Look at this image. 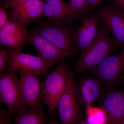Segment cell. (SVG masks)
<instances>
[{"mask_svg": "<svg viewBox=\"0 0 124 124\" xmlns=\"http://www.w3.org/2000/svg\"><path fill=\"white\" fill-rule=\"evenodd\" d=\"M117 47L110 33L101 23L95 39L88 48L82 51L76 63V71L81 73L93 69L115 52Z\"/></svg>", "mask_w": 124, "mask_h": 124, "instance_id": "6da1fadb", "label": "cell"}, {"mask_svg": "<svg viewBox=\"0 0 124 124\" xmlns=\"http://www.w3.org/2000/svg\"><path fill=\"white\" fill-rule=\"evenodd\" d=\"M70 70L64 61L60 62L41 82L42 101L51 116L55 114L58 102L66 86Z\"/></svg>", "mask_w": 124, "mask_h": 124, "instance_id": "7a4b0ae2", "label": "cell"}, {"mask_svg": "<svg viewBox=\"0 0 124 124\" xmlns=\"http://www.w3.org/2000/svg\"><path fill=\"white\" fill-rule=\"evenodd\" d=\"M77 100L76 87L73 74L70 70L66 86L57 106L60 124H77L80 120Z\"/></svg>", "mask_w": 124, "mask_h": 124, "instance_id": "3957f363", "label": "cell"}, {"mask_svg": "<svg viewBox=\"0 0 124 124\" xmlns=\"http://www.w3.org/2000/svg\"><path fill=\"white\" fill-rule=\"evenodd\" d=\"M16 72L7 71L0 75V99L11 115L26 108L21 97Z\"/></svg>", "mask_w": 124, "mask_h": 124, "instance_id": "277c9868", "label": "cell"}, {"mask_svg": "<svg viewBox=\"0 0 124 124\" xmlns=\"http://www.w3.org/2000/svg\"><path fill=\"white\" fill-rule=\"evenodd\" d=\"M10 51L11 58L4 68L6 71L27 72L38 76H44L51 68L38 55L35 56L14 50Z\"/></svg>", "mask_w": 124, "mask_h": 124, "instance_id": "5b68a950", "label": "cell"}, {"mask_svg": "<svg viewBox=\"0 0 124 124\" xmlns=\"http://www.w3.org/2000/svg\"><path fill=\"white\" fill-rule=\"evenodd\" d=\"M95 11L116 46L124 48V14L110 5L100 6Z\"/></svg>", "mask_w": 124, "mask_h": 124, "instance_id": "8992f818", "label": "cell"}, {"mask_svg": "<svg viewBox=\"0 0 124 124\" xmlns=\"http://www.w3.org/2000/svg\"><path fill=\"white\" fill-rule=\"evenodd\" d=\"M19 86L25 107L29 109L42 108L41 82L38 76L27 72H19Z\"/></svg>", "mask_w": 124, "mask_h": 124, "instance_id": "52a82bcc", "label": "cell"}, {"mask_svg": "<svg viewBox=\"0 0 124 124\" xmlns=\"http://www.w3.org/2000/svg\"><path fill=\"white\" fill-rule=\"evenodd\" d=\"M27 42L35 49L38 56L51 68L69 57L62 51L42 36L36 30L28 32Z\"/></svg>", "mask_w": 124, "mask_h": 124, "instance_id": "ba28073f", "label": "cell"}, {"mask_svg": "<svg viewBox=\"0 0 124 124\" xmlns=\"http://www.w3.org/2000/svg\"><path fill=\"white\" fill-rule=\"evenodd\" d=\"M42 15L53 23L64 26L82 17L70 3L62 0H46Z\"/></svg>", "mask_w": 124, "mask_h": 124, "instance_id": "9c48e42d", "label": "cell"}, {"mask_svg": "<svg viewBox=\"0 0 124 124\" xmlns=\"http://www.w3.org/2000/svg\"><path fill=\"white\" fill-rule=\"evenodd\" d=\"M92 70L103 84H109L115 82L124 70V47L119 53L108 55Z\"/></svg>", "mask_w": 124, "mask_h": 124, "instance_id": "30bf717a", "label": "cell"}, {"mask_svg": "<svg viewBox=\"0 0 124 124\" xmlns=\"http://www.w3.org/2000/svg\"><path fill=\"white\" fill-rule=\"evenodd\" d=\"M37 30L54 45L68 54L69 57L73 54L75 46L66 26L53 23Z\"/></svg>", "mask_w": 124, "mask_h": 124, "instance_id": "8fae6325", "label": "cell"}, {"mask_svg": "<svg viewBox=\"0 0 124 124\" xmlns=\"http://www.w3.org/2000/svg\"><path fill=\"white\" fill-rule=\"evenodd\" d=\"M100 22L96 11L83 18L73 38L75 46L82 52L88 48L95 39Z\"/></svg>", "mask_w": 124, "mask_h": 124, "instance_id": "7c38bea8", "label": "cell"}, {"mask_svg": "<svg viewBox=\"0 0 124 124\" xmlns=\"http://www.w3.org/2000/svg\"><path fill=\"white\" fill-rule=\"evenodd\" d=\"M28 35L26 27L11 19L0 29V44L9 46L14 50L22 51Z\"/></svg>", "mask_w": 124, "mask_h": 124, "instance_id": "4fadbf2b", "label": "cell"}, {"mask_svg": "<svg viewBox=\"0 0 124 124\" xmlns=\"http://www.w3.org/2000/svg\"><path fill=\"white\" fill-rule=\"evenodd\" d=\"M106 124H117L124 118V91L109 93L102 102Z\"/></svg>", "mask_w": 124, "mask_h": 124, "instance_id": "5bb4252c", "label": "cell"}, {"mask_svg": "<svg viewBox=\"0 0 124 124\" xmlns=\"http://www.w3.org/2000/svg\"><path fill=\"white\" fill-rule=\"evenodd\" d=\"M45 3L41 0H31L12 8L10 16L27 27L33 20L42 15Z\"/></svg>", "mask_w": 124, "mask_h": 124, "instance_id": "9a60e30c", "label": "cell"}, {"mask_svg": "<svg viewBox=\"0 0 124 124\" xmlns=\"http://www.w3.org/2000/svg\"><path fill=\"white\" fill-rule=\"evenodd\" d=\"M101 90L100 83L98 80L88 78L82 81L78 90H77V95H79L80 100L83 103L91 104L100 96Z\"/></svg>", "mask_w": 124, "mask_h": 124, "instance_id": "2e32d148", "label": "cell"}, {"mask_svg": "<svg viewBox=\"0 0 124 124\" xmlns=\"http://www.w3.org/2000/svg\"><path fill=\"white\" fill-rule=\"evenodd\" d=\"M14 124H45L46 114L43 108L25 109L17 114Z\"/></svg>", "mask_w": 124, "mask_h": 124, "instance_id": "e0dca14e", "label": "cell"}, {"mask_svg": "<svg viewBox=\"0 0 124 124\" xmlns=\"http://www.w3.org/2000/svg\"><path fill=\"white\" fill-rule=\"evenodd\" d=\"M70 4L82 16L85 15L86 0H69Z\"/></svg>", "mask_w": 124, "mask_h": 124, "instance_id": "ac0fdd59", "label": "cell"}, {"mask_svg": "<svg viewBox=\"0 0 124 124\" xmlns=\"http://www.w3.org/2000/svg\"><path fill=\"white\" fill-rule=\"evenodd\" d=\"M11 57V51L1 49H0V73H3L5 67L9 61Z\"/></svg>", "mask_w": 124, "mask_h": 124, "instance_id": "d6986e66", "label": "cell"}, {"mask_svg": "<svg viewBox=\"0 0 124 124\" xmlns=\"http://www.w3.org/2000/svg\"><path fill=\"white\" fill-rule=\"evenodd\" d=\"M11 116L6 109L1 108L0 109V124H12Z\"/></svg>", "mask_w": 124, "mask_h": 124, "instance_id": "ffe728a7", "label": "cell"}, {"mask_svg": "<svg viewBox=\"0 0 124 124\" xmlns=\"http://www.w3.org/2000/svg\"><path fill=\"white\" fill-rule=\"evenodd\" d=\"M105 0H86L85 15L93 9L97 7Z\"/></svg>", "mask_w": 124, "mask_h": 124, "instance_id": "44dd1931", "label": "cell"}, {"mask_svg": "<svg viewBox=\"0 0 124 124\" xmlns=\"http://www.w3.org/2000/svg\"><path fill=\"white\" fill-rule=\"evenodd\" d=\"M6 9V8L5 7L0 9V29L9 22L8 15Z\"/></svg>", "mask_w": 124, "mask_h": 124, "instance_id": "7402d4cb", "label": "cell"}, {"mask_svg": "<svg viewBox=\"0 0 124 124\" xmlns=\"http://www.w3.org/2000/svg\"><path fill=\"white\" fill-rule=\"evenodd\" d=\"M109 5L124 14V0H110Z\"/></svg>", "mask_w": 124, "mask_h": 124, "instance_id": "603a6c76", "label": "cell"}, {"mask_svg": "<svg viewBox=\"0 0 124 124\" xmlns=\"http://www.w3.org/2000/svg\"><path fill=\"white\" fill-rule=\"evenodd\" d=\"M31 0H8L6 3L5 7L7 8H11L22 4Z\"/></svg>", "mask_w": 124, "mask_h": 124, "instance_id": "cb8c5ba5", "label": "cell"}, {"mask_svg": "<svg viewBox=\"0 0 124 124\" xmlns=\"http://www.w3.org/2000/svg\"><path fill=\"white\" fill-rule=\"evenodd\" d=\"M51 116V118L48 124H60L57 120L56 119L54 115Z\"/></svg>", "mask_w": 124, "mask_h": 124, "instance_id": "d4e9b609", "label": "cell"}, {"mask_svg": "<svg viewBox=\"0 0 124 124\" xmlns=\"http://www.w3.org/2000/svg\"><path fill=\"white\" fill-rule=\"evenodd\" d=\"M77 124H90L89 122L82 120H80Z\"/></svg>", "mask_w": 124, "mask_h": 124, "instance_id": "484cf974", "label": "cell"}, {"mask_svg": "<svg viewBox=\"0 0 124 124\" xmlns=\"http://www.w3.org/2000/svg\"><path fill=\"white\" fill-rule=\"evenodd\" d=\"M117 124H124V118Z\"/></svg>", "mask_w": 124, "mask_h": 124, "instance_id": "4316f807", "label": "cell"}, {"mask_svg": "<svg viewBox=\"0 0 124 124\" xmlns=\"http://www.w3.org/2000/svg\"><path fill=\"white\" fill-rule=\"evenodd\" d=\"M63 0V1H64V0Z\"/></svg>", "mask_w": 124, "mask_h": 124, "instance_id": "83f0119b", "label": "cell"}, {"mask_svg": "<svg viewBox=\"0 0 124 124\" xmlns=\"http://www.w3.org/2000/svg\"></svg>", "mask_w": 124, "mask_h": 124, "instance_id": "f1b7e54d", "label": "cell"}]
</instances>
